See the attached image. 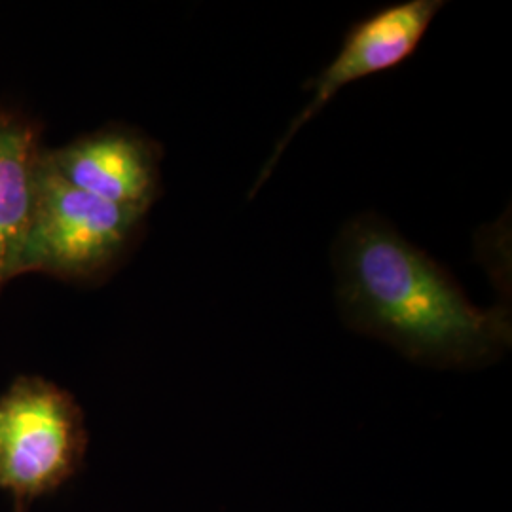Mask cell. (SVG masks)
Masks as SVG:
<instances>
[{"mask_svg": "<svg viewBox=\"0 0 512 512\" xmlns=\"http://www.w3.org/2000/svg\"><path fill=\"white\" fill-rule=\"evenodd\" d=\"M332 255L346 323L408 359L473 368L494 363L511 348L509 311L475 306L439 262L378 215L349 220Z\"/></svg>", "mask_w": 512, "mask_h": 512, "instance_id": "1", "label": "cell"}, {"mask_svg": "<svg viewBox=\"0 0 512 512\" xmlns=\"http://www.w3.org/2000/svg\"><path fill=\"white\" fill-rule=\"evenodd\" d=\"M90 431L73 393L38 374H21L0 393V492L12 512H29L86 463Z\"/></svg>", "mask_w": 512, "mask_h": 512, "instance_id": "2", "label": "cell"}, {"mask_svg": "<svg viewBox=\"0 0 512 512\" xmlns=\"http://www.w3.org/2000/svg\"><path fill=\"white\" fill-rule=\"evenodd\" d=\"M145 217L67 183L46 148L38 165L21 275L40 272L69 281L103 277L126 255Z\"/></svg>", "mask_w": 512, "mask_h": 512, "instance_id": "3", "label": "cell"}, {"mask_svg": "<svg viewBox=\"0 0 512 512\" xmlns=\"http://www.w3.org/2000/svg\"><path fill=\"white\" fill-rule=\"evenodd\" d=\"M444 6L442 0H408L378 10L370 18L349 29L340 52L311 82V97L275 143L266 164L262 165L249 198H255L272 173L296 133L313 120L332 101V97L361 78L384 73L416 52L431 21Z\"/></svg>", "mask_w": 512, "mask_h": 512, "instance_id": "4", "label": "cell"}, {"mask_svg": "<svg viewBox=\"0 0 512 512\" xmlns=\"http://www.w3.org/2000/svg\"><path fill=\"white\" fill-rule=\"evenodd\" d=\"M48 160L67 183L103 202L148 213L158 200L162 148L137 129H97L65 147L48 148Z\"/></svg>", "mask_w": 512, "mask_h": 512, "instance_id": "5", "label": "cell"}, {"mask_svg": "<svg viewBox=\"0 0 512 512\" xmlns=\"http://www.w3.org/2000/svg\"><path fill=\"white\" fill-rule=\"evenodd\" d=\"M44 150L37 120L16 107L0 105V294L21 277Z\"/></svg>", "mask_w": 512, "mask_h": 512, "instance_id": "6", "label": "cell"}]
</instances>
